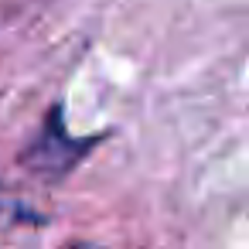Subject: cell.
Returning <instances> with one entry per match:
<instances>
[{
  "instance_id": "6da1fadb",
  "label": "cell",
  "mask_w": 249,
  "mask_h": 249,
  "mask_svg": "<svg viewBox=\"0 0 249 249\" xmlns=\"http://www.w3.org/2000/svg\"><path fill=\"white\" fill-rule=\"evenodd\" d=\"M92 143H96V140H79V137H72V133L65 130L62 106H55V109L48 113V120H45L41 137L28 147L24 164H28V171L45 174L48 181H55V178H65V174L72 171V164L89 154Z\"/></svg>"
}]
</instances>
